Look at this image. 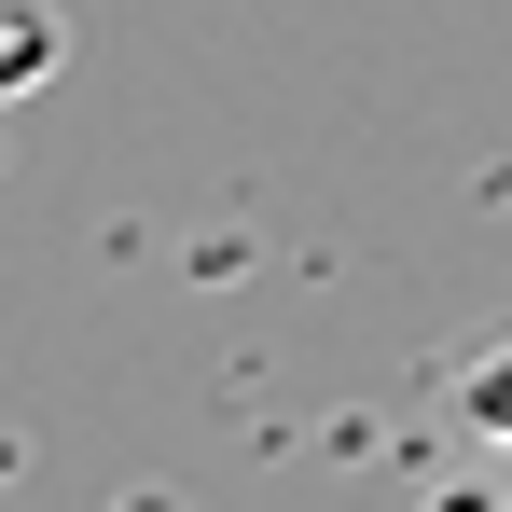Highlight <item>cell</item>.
<instances>
[{"mask_svg":"<svg viewBox=\"0 0 512 512\" xmlns=\"http://www.w3.org/2000/svg\"><path fill=\"white\" fill-rule=\"evenodd\" d=\"M457 416L485 429V443H512V333H499V346H471V360H457Z\"/></svg>","mask_w":512,"mask_h":512,"instance_id":"obj_2","label":"cell"},{"mask_svg":"<svg viewBox=\"0 0 512 512\" xmlns=\"http://www.w3.org/2000/svg\"><path fill=\"white\" fill-rule=\"evenodd\" d=\"M429 512H499V485H457V499H429Z\"/></svg>","mask_w":512,"mask_h":512,"instance_id":"obj_3","label":"cell"},{"mask_svg":"<svg viewBox=\"0 0 512 512\" xmlns=\"http://www.w3.org/2000/svg\"><path fill=\"white\" fill-rule=\"evenodd\" d=\"M56 56H70V28H56V0H0V97L56 84Z\"/></svg>","mask_w":512,"mask_h":512,"instance_id":"obj_1","label":"cell"}]
</instances>
